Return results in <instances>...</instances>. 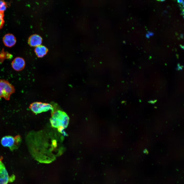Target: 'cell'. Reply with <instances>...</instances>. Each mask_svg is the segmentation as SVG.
<instances>
[{
	"instance_id": "cell-1",
	"label": "cell",
	"mask_w": 184,
	"mask_h": 184,
	"mask_svg": "<svg viewBox=\"0 0 184 184\" xmlns=\"http://www.w3.org/2000/svg\"><path fill=\"white\" fill-rule=\"evenodd\" d=\"M69 118L67 114L63 111L58 110L53 112L50 119L52 126L57 129L58 131L66 135L63 130L66 128L68 124Z\"/></svg>"
},
{
	"instance_id": "cell-2",
	"label": "cell",
	"mask_w": 184,
	"mask_h": 184,
	"mask_svg": "<svg viewBox=\"0 0 184 184\" xmlns=\"http://www.w3.org/2000/svg\"><path fill=\"white\" fill-rule=\"evenodd\" d=\"M21 141V137L20 135H18L15 137L8 135L2 138L1 143L4 147H8L13 151L18 148Z\"/></svg>"
},
{
	"instance_id": "cell-3",
	"label": "cell",
	"mask_w": 184,
	"mask_h": 184,
	"mask_svg": "<svg viewBox=\"0 0 184 184\" xmlns=\"http://www.w3.org/2000/svg\"><path fill=\"white\" fill-rule=\"evenodd\" d=\"M14 87L8 81L5 79H0V98H3L9 100L11 95L14 93Z\"/></svg>"
},
{
	"instance_id": "cell-4",
	"label": "cell",
	"mask_w": 184,
	"mask_h": 184,
	"mask_svg": "<svg viewBox=\"0 0 184 184\" xmlns=\"http://www.w3.org/2000/svg\"><path fill=\"white\" fill-rule=\"evenodd\" d=\"M29 108L36 114L53 109V106L51 104L39 102L31 103L29 106Z\"/></svg>"
},
{
	"instance_id": "cell-5",
	"label": "cell",
	"mask_w": 184,
	"mask_h": 184,
	"mask_svg": "<svg viewBox=\"0 0 184 184\" xmlns=\"http://www.w3.org/2000/svg\"><path fill=\"white\" fill-rule=\"evenodd\" d=\"M11 65L15 70L19 71L22 70L25 65V62L24 59L20 57L15 58L12 62Z\"/></svg>"
},
{
	"instance_id": "cell-6",
	"label": "cell",
	"mask_w": 184,
	"mask_h": 184,
	"mask_svg": "<svg viewBox=\"0 0 184 184\" xmlns=\"http://www.w3.org/2000/svg\"><path fill=\"white\" fill-rule=\"evenodd\" d=\"M9 179L5 166L0 159V184H7Z\"/></svg>"
},
{
	"instance_id": "cell-7",
	"label": "cell",
	"mask_w": 184,
	"mask_h": 184,
	"mask_svg": "<svg viewBox=\"0 0 184 184\" xmlns=\"http://www.w3.org/2000/svg\"><path fill=\"white\" fill-rule=\"evenodd\" d=\"M3 41L5 45L7 47H11L16 43V39L13 34L8 33L4 36L3 38Z\"/></svg>"
},
{
	"instance_id": "cell-8",
	"label": "cell",
	"mask_w": 184,
	"mask_h": 184,
	"mask_svg": "<svg viewBox=\"0 0 184 184\" xmlns=\"http://www.w3.org/2000/svg\"><path fill=\"white\" fill-rule=\"evenodd\" d=\"M42 41V39L40 36L37 34H34L29 38L28 43L31 46L36 47L40 45Z\"/></svg>"
},
{
	"instance_id": "cell-9",
	"label": "cell",
	"mask_w": 184,
	"mask_h": 184,
	"mask_svg": "<svg viewBox=\"0 0 184 184\" xmlns=\"http://www.w3.org/2000/svg\"><path fill=\"white\" fill-rule=\"evenodd\" d=\"M48 52V49L44 46L39 45L36 47L35 52L38 57H41L46 55Z\"/></svg>"
},
{
	"instance_id": "cell-10",
	"label": "cell",
	"mask_w": 184,
	"mask_h": 184,
	"mask_svg": "<svg viewBox=\"0 0 184 184\" xmlns=\"http://www.w3.org/2000/svg\"><path fill=\"white\" fill-rule=\"evenodd\" d=\"M7 5L5 2L3 1L0 0V12L4 13L6 10Z\"/></svg>"
},
{
	"instance_id": "cell-11",
	"label": "cell",
	"mask_w": 184,
	"mask_h": 184,
	"mask_svg": "<svg viewBox=\"0 0 184 184\" xmlns=\"http://www.w3.org/2000/svg\"><path fill=\"white\" fill-rule=\"evenodd\" d=\"M4 13L0 12V29L3 26L4 23Z\"/></svg>"
}]
</instances>
